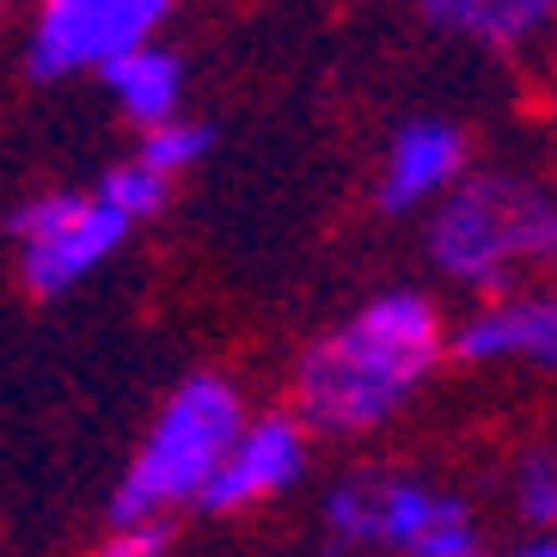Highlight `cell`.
<instances>
[{"mask_svg": "<svg viewBox=\"0 0 557 557\" xmlns=\"http://www.w3.org/2000/svg\"><path fill=\"white\" fill-rule=\"evenodd\" d=\"M459 361H540L557 368V295H496L491 307H478L466 325L454 331Z\"/></svg>", "mask_w": 557, "mask_h": 557, "instance_id": "obj_8", "label": "cell"}, {"mask_svg": "<svg viewBox=\"0 0 557 557\" xmlns=\"http://www.w3.org/2000/svg\"><path fill=\"white\" fill-rule=\"evenodd\" d=\"M214 129L209 123H190V116H160V123H148L141 129V148H135V160L153 165V172H165V178H178V172H190V165L209 153Z\"/></svg>", "mask_w": 557, "mask_h": 557, "instance_id": "obj_12", "label": "cell"}, {"mask_svg": "<svg viewBox=\"0 0 557 557\" xmlns=\"http://www.w3.org/2000/svg\"><path fill=\"white\" fill-rule=\"evenodd\" d=\"M472 552H484V545H478L472 508L459 503V496H442L435 515L417 527V540L405 545V557H472Z\"/></svg>", "mask_w": 557, "mask_h": 557, "instance_id": "obj_14", "label": "cell"}, {"mask_svg": "<svg viewBox=\"0 0 557 557\" xmlns=\"http://www.w3.org/2000/svg\"><path fill=\"white\" fill-rule=\"evenodd\" d=\"M515 557H557V540H533V545H521Z\"/></svg>", "mask_w": 557, "mask_h": 557, "instance_id": "obj_17", "label": "cell"}, {"mask_svg": "<svg viewBox=\"0 0 557 557\" xmlns=\"http://www.w3.org/2000/svg\"><path fill=\"white\" fill-rule=\"evenodd\" d=\"M7 7H13V0H0V13H7Z\"/></svg>", "mask_w": 557, "mask_h": 557, "instance_id": "obj_18", "label": "cell"}, {"mask_svg": "<svg viewBox=\"0 0 557 557\" xmlns=\"http://www.w3.org/2000/svg\"><path fill=\"white\" fill-rule=\"evenodd\" d=\"M447 356V325L417 288H386L337 331L312 337L295 361V423L319 435H361L410 405Z\"/></svg>", "mask_w": 557, "mask_h": 557, "instance_id": "obj_1", "label": "cell"}, {"mask_svg": "<svg viewBox=\"0 0 557 557\" xmlns=\"http://www.w3.org/2000/svg\"><path fill=\"white\" fill-rule=\"evenodd\" d=\"M246 429V398L227 374H190L178 393L165 398V410L153 417L148 442L135 447L123 484L111 491L104 521H153L172 508L197 503V491L209 484V472L221 466V454L233 447V435Z\"/></svg>", "mask_w": 557, "mask_h": 557, "instance_id": "obj_3", "label": "cell"}, {"mask_svg": "<svg viewBox=\"0 0 557 557\" xmlns=\"http://www.w3.org/2000/svg\"><path fill=\"white\" fill-rule=\"evenodd\" d=\"M429 258L472 295H515L527 276L557 270V197L533 178H454L429 221Z\"/></svg>", "mask_w": 557, "mask_h": 557, "instance_id": "obj_2", "label": "cell"}, {"mask_svg": "<svg viewBox=\"0 0 557 557\" xmlns=\"http://www.w3.org/2000/svg\"><path fill=\"white\" fill-rule=\"evenodd\" d=\"M307 472V442H300V423L295 417H251L233 447L221 454V466L209 472V484L197 491V503L209 515H239L251 503H270L282 496L295 478Z\"/></svg>", "mask_w": 557, "mask_h": 557, "instance_id": "obj_7", "label": "cell"}, {"mask_svg": "<svg viewBox=\"0 0 557 557\" xmlns=\"http://www.w3.org/2000/svg\"><path fill=\"white\" fill-rule=\"evenodd\" d=\"M104 74V86H111V99H116V111L129 116V123H160V116H172L178 111V99H184V62H178V50H165V44H135V50H123V55H111V62L99 67Z\"/></svg>", "mask_w": 557, "mask_h": 557, "instance_id": "obj_10", "label": "cell"}, {"mask_svg": "<svg viewBox=\"0 0 557 557\" xmlns=\"http://www.w3.org/2000/svg\"><path fill=\"white\" fill-rule=\"evenodd\" d=\"M99 197L135 227V221H153V214L172 202V178H165V172H153V165H141V160H123V165H111V172H104Z\"/></svg>", "mask_w": 557, "mask_h": 557, "instance_id": "obj_13", "label": "cell"}, {"mask_svg": "<svg viewBox=\"0 0 557 557\" xmlns=\"http://www.w3.org/2000/svg\"><path fill=\"white\" fill-rule=\"evenodd\" d=\"M454 178H466V135L442 116H417L393 135L386 172H380V209H417V202L442 197Z\"/></svg>", "mask_w": 557, "mask_h": 557, "instance_id": "obj_9", "label": "cell"}, {"mask_svg": "<svg viewBox=\"0 0 557 557\" xmlns=\"http://www.w3.org/2000/svg\"><path fill=\"white\" fill-rule=\"evenodd\" d=\"M417 7L429 13V25L491 44V50H515L557 18V0H417Z\"/></svg>", "mask_w": 557, "mask_h": 557, "instance_id": "obj_11", "label": "cell"}, {"mask_svg": "<svg viewBox=\"0 0 557 557\" xmlns=\"http://www.w3.org/2000/svg\"><path fill=\"white\" fill-rule=\"evenodd\" d=\"M165 545H172V521H165V515H153V521L111 527V540L99 545V557H165Z\"/></svg>", "mask_w": 557, "mask_h": 557, "instance_id": "obj_16", "label": "cell"}, {"mask_svg": "<svg viewBox=\"0 0 557 557\" xmlns=\"http://www.w3.org/2000/svg\"><path fill=\"white\" fill-rule=\"evenodd\" d=\"M172 18V0H37L25 67L37 81L99 74L111 55L148 44Z\"/></svg>", "mask_w": 557, "mask_h": 557, "instance_id": "obj_5", "label": "cell"}, {"mask_svg": "<svg viewBox=\"0 0 557 557\" xmlns=\"http://www.w3.org/2000/svg\"><path fill=\"white\" fill-rule=\"evenodd\" d=\"M515 508L533 527H557V447H533L515 466Z\"/></svg>", "mask_w": 557, "mask_h": 557, "instance_id": "obj_15", "label": "cell"}, {"mask_svg": "<svg viewBox=\"0 0 557 557\" xmlns=\"http://www.w3.org/2000/svg\"><path fill=\"white\" fill-rule=\"evenodd\" d=\"M442 491H429L423 478H398V472H349L331 484L325 496V533L337 552L356 545H386L405 552L417 540V527L435 515Z\"/></svg>", "mask_w": 557, "mask_h": 557, "instance_id": "obj_6", "label": "cell"}, {"mask_svg": "<svg viewBox=\"0 0 557 557\" xmlns=\"http://www.w3.org/2000/svg\"><path fill=\"white\" fill-rule=\"evenodd\" d=\"M7 233L18 246V282L37 300H55L129 239V221L99 190H44L7 209Z\"/></svg>", "mask_w": 557, "mask_h": 557, "instance_id": "obj_4", "label": "cell"}]
</instances>
